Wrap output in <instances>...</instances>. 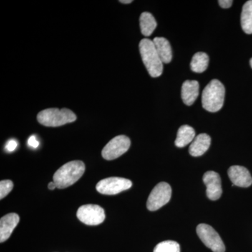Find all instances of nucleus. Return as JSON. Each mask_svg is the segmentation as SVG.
<instances>
[{"instance_id":"obj_1","label":"nucleus","mask_w":252,"mask_h":252,"mask_svg":"<svg viewBox=\"0 0 252 252\" xmlns=\"http://www.w3.org/2000/svg\"><path fill=\"white\" fill-rule=\"evenodd\" d=\"M84 172L85 164L81 160H73L60 167L55 172L53 179L58 189H66L76 183Z\"/></svg>"},{"instance_id":"obj_2","label":"nucleus","mask_w":252,"mask_h":252,"mask_svg":"<svg viewBox=\"0 0 252 252\" xmlns=\"http://www.w3.org/2000/svg\"><path fill=\"white\" fill-rule=\"evenodd\" d=\"M224 97V86L220 81L214 79L207 84L203 91V107L208 112H218L223 107Z\"/></svg>"},{"instance_id":"obj_3","label":"nucleus","mask_w":252,"mask_h":252,"mask_svg":"<svg viewBox=\"0 0 252 252\" xmlns=\"http://www.w3.org/2000/svg\"><path fill=\"white\" fill-rule=\"evenodd\" d=\"M139 48L142 61L151 77H160L163 70V63L158 54L153 41L149 39H142Z\"/></svg>"},{"instance_id":"obj_4","label":"nucleus","mask_w":252,"mask_h":252,"mask_svg":"<svg viewBox=\"0 0 252 252\" xmlns=\"http://www.w3.org/2000/svg\"><path fill=\"white\" fill-rule=\"evenodd\" d=\"M77 120V116L68 109L50 108L44 109L37 115V121L46 127H59Z\"/></svg>"},{"instance_id":"obj_5","label":"nucleus","mask_w":252,"mask_h":252,"mask_svg":"<svg viewBox=\"0 0 252 252\" xmlns=\"http://www.w3.org/2000/svg\"><path fill=\"white\" fill-rule=\"evenodd\" d=\"M172 196V189L166 182H160L153 189L147 200V207L149 211H157L166 205Z\"/></svg>"},{"instance_id":"obj_6","label":"nucleus","mask_w":252,"mask_h":252,"mask_svg":"<svg viewBox=\"0 0 252 252\" xmlns=\"http://www.w3.org/2000/svg\"><path fill=\"white\" fill-rule=\"evenodd\" d=\"M196 232L204 245L212 252H225V245L222 239L212 226L201 223L197 226Z\"/></svg>"},{"instance_id":"obj_7","label":"nucleus","mask_w":252,"mask_h":252,"mask_svg":"<svg viewBox=\"0 0 252 252\" xmlns=\"http://www.w3.org/2000/svg\"><path fill=\"white\" fill-rule=\"evenodd\" d=\"M130 140L127 136H117L109 141L102 149V157L107 160L118 158L127 152L130 148Z\"/></svg>"},{"instance_id":"obj_8","label":"nucleus","mask_w":252,"mask_h":252,"mask_svg":"<svg viewBox=\"0 0 252 252\" xmlns=\"http://www.w3.org/2000/svg\"><path fill=\"white\" fill-rule=\"evenodd\" d=\"M132 186V182L122 177H108L99 181L96 185L99 193L104 195H117L127 190Z\"/></svg>"},{"instance_id":"obj_9","label":"nucleus","mask_w":252,"mask_h":252,"mask_svg":"<svg viewBox=\"0 0 252 252\" xmlns=\"http://www.w3.org/2000/svg\"><path fill=\"white\" fill-rule=\"evenodd\" d=\"M80 221L88 225L100 224L105 220L104 209L97 205H84L79 207L77 213Z\"/></svg>"},{"instance_id":"obj_10","label":"nucleus","mask_w":252,"mask_h":252,"mask_svg":"<svg viewBox=\"0 0 252 252\" xmlns=\"http://www.w3.org/2000/svg\"><path fill=\"white\" fill-rule=\"evenodd\" d=\"M203 180L207 187V198L211 200L220 199L223 192L220 175L215 171H207L204 174Z\"/></svg>"},{"instance_id":"obj_11","label":"nucleus","mask_w":252,"mask_h":252,"mask_svg":"<svg viewBox=\"0 0 252 252\" xmlns=\"http://www.w3.org/2000/svg\"><path fill=\"white\" fill-rule=\"evenodd\" d=\"M228 175L233 186L248 188L252 185V177L246 167L233 165L228 169Z\"/></svg>"},{"instance_id":"obj_12","label":"nucleus","mask_w":252,"mask_h":252,"mask_svg":"<svg viewBox=\"0 0 252 252\" xmlns=\"http://www.w3.org/2000/svg\"><path fill=\"white\" fill-rule=\"evenodd\" d=\"M17 214L10 213L1 217L0 220V242L4 243L9 238L16 225L19 223Z\"/></svg>"},{"instance_id":"obj_13","label":"nucleus","mask_w":252,"mask_h":252,"mask_svg":"<svg viewBox=\"0 0 252 252\" xmlns=\"http://www.w3.org/2000/svg\"><path fill=\"white\" fill-rule=\"evenodd\" d=\"M210 144H211V137L207 134H200L195 137L190 144L189 147V153L192 157H200L208 150Z\"/></svg>"},{"instance_id":"obj_14","label":"nucleus","mask_w":252,"mask_h":252,"mask_svg":"<svg viewBox=\"0 0 252 252\" xmlns=\"http://www.w3.org/2000/svg\"><path fill=\"white\" fill-rule=\"evenodd\" d=\"M200 86L197 81L187 80L182 84V98L187 105H192L199 95Z\"/></svg>"},{"instance_id":"obj_15","label":"nucleus","mask_w":252,"mask_h":252,"mask_svg":"<svg viewBox=\"0 0 252 252\" xmlns=\"http://www.w3.org/2000/svg\"><path fill=\"white\" fill-rule=\"evenodd\" d=\"M153 42L162 63L168 64L171 62L172 48L169 41L164 37H156L154 38Z\"/></svg>"},{"instance_id":"obj_16","label":"nucleus","mask_w":252,"mask_h":252,"mask_svg":"<svg viewBox=\"0 0 252 252\" xmlns=\"http://www.w3.org/2000/svg\"><path fill=\"white\" fill-rule=\"evenodd\" d=\"M195 137V130L188 125L182 126L177 132L175 145L179 148H183L189 144H191Z\"/></svg>"},{"instance_id":"obj_17","label":"nucleus","mask_w":252,"mask_h":252,"mask_svg":"<svg viewBox=\"0 0 252 252\" xmlns=\"http://www.w3.org/2000/svg\"><path fill=\"white\" fill-rule=\"evenodd\" d=\"M140 24L142 34L145 36L152 35L157 26L155 18L149 12H144L141 14Z\"/></svg>"},{"instance_id":"obj_18","label":"nucleus","mask_w":252,"mask_h":252,"mask_svg":"<svg viewBox=\"0 0 252 252\" xmlns=\"http://www.w3.org/2000/svg\"><path fill=\"white\" fill-rule=\"evenodd\" d=\"M241 26L246 34H252V0L244 4L241 14Z\"/></svg>"},{"instance_id":"obj_19","label":"nucleus","mask_w":252,"mask_h":252,"mask_svg":"<svg viewBox=\"0 0 252 252\" xmlns=\"http://www.w3.org/2000/svg\"><path fill=\"white\" fill-rule=\"evenodd\" d=\"M209 64V56L205 53H196L190 62V69L194 72L202 73L207 69Z\"/></svg>"},{"instance_id":"obj_20","label":"nucleus","mask_w":252,"mask_h":252,"mask_svg":"<svg viewBox=\"0 0 252 252\" xmlns=\"http://www.w3.org/2000/svg\"><path fill=\"white\" fill-rule=\"evenodd\" d=\"M154 252H180V246L177 242L167 240L158 244Z\"/></svg>"},{"instance_id":"obj_21","label":"nucleus","mask_w":252,"mask_h":252,"mask_svg":"<svg viewBox=\"0 0 252 252\" xmlns=\"http://www.w3.org/2000/svg\"><path fill=\"white\" fill-rule=\"evenodd\" d=\"M14 184L11 180H3L0 182V199H3L12 190Z\"/></svg>"},{"instance_id":"obj_22","label":"nucleus","mask_w":252,"mask_h":252,"mask_svg":"<svg viewBox=\"0 0 252 252\" xmlns=\"http://www.w3.org/2000/svg\"><path fill=\"white\" fill-rule=\"evenodd\" d=\"M18 143L15 140H10L9 142H7V144L5 146V149H6L7 152H14L15 149L17 147Z\"/></svg>"},{"instance_id":"obj_23","label":"nucleus","mask_w":252,"mask_h":252,"mask_svg":"<svg viewBox=\"0 0 252 252\" xmlns=\"http://www.w3.org/2000/svg\"><path fill=\"white\" fill-rule=\"evenodd\" d=\"M28 144L30 147L33 149L37 148L39 144V142L36 140L35 136L34 135L31 136V137L28 139Z\"/></svg>"},{"instance_id":"obj_24","label":"nucleus","mask_w":252,"mask_h":252,"mask_svg":"<svg viewBox=\"0 0 252 252\" xmlns=\"http://www.w3.org/2000/svg\"><path fill=\"white\" fill-rule=\"evenodd\" d=\"M218 2L220 6H221L223 9H228L232 6L233 1L232 0H220Z\"/></svg>"},{"instance_id":"obj_25","label":"nucleus","mask_w":252,"mask_h":252,"mask_svg":"<svg viewBox=\"0 0 252 252\" xmlns=\"http://www.w3.org/2000/svg\"><path fill=\"white\" fill-rule=\"evenodd\" d=\"M48 187H49L50 190H54L55 189L57 188V186H56L54 182H50Z\"/></svg>"},{"instance_id":"obj_26","label":"nucleus","mask_w":252,"mask_h":252,"mask_svg":"<svg viewBox=\"0 0 252 252\" xmlns=\"http://www.w3.org/2000/svg\"><path fill=\"white\" fill-rule=\"evenodd\" d=\"M121 3H123V4H130V3H132V0H122L120 1Z\"/></svg>"},{"instance_id":"obj_27","label":"nucleus","mask_w":252,"mask_h":252,"mask_svg":"<svg viewBox=\"0 0 252 252\" xmlns=\"http://www.w3.org/2000/svg\"><path fill=\"white\" fill-rule=\"evenodd\" d=\"M250 65H251V67L252 68V59L250 60Z\"/></svg>"}]
</instances>
